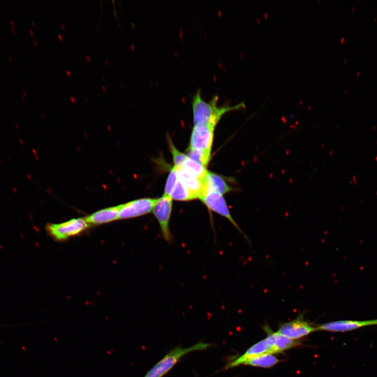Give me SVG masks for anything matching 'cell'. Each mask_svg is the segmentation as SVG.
<instances>
[{
    "instance_id": "obj_22",
    "label": "cell",
    "mask_w": 377,
    "mask_h": 377,
    "mask_svg": "<svg viewBox=\"0 0 377 377\" xmlns=\"http://www.w3.org/2000/svg\"><path fill=\"white\" fill-rule=\"evenodd\" d=\"M29 32H30V33L31 34V35H32L33 36L35 37V36H34V32H33V30H30Z\"/></svg>"
},
{
    "instance_id": "obj_17",
    "label": "cell",
    "mask_w": 377,
    "mask_h": 377,
    "mask_svg": "<svg viewBox=\"0 0 377 377\" xmlns=\"http://www.w3.org/2000/svg\"><path fill=\"white\" fill-rule=\"evenodd\" d=\"M171 197L173 200L178 201H190L197 199L179 178Z\"/></svg>"
},
{
    "instance_id": "obj_9",
    "label": "cell",
    "mask_w": 377,
    "mask_h": 377,
    "mask_svg": "<svg viewBox=\"0 0 377 377\" xmlns=\"http://www.w3.org/2000/svg\"><path fill=\"white\" fill-rule=\"evenodd\" d=\"M377 325V319L366 321L343 320L324 323L317 326V331L331 332H346L360 328Z\"/></svg>"
},
{
    "instance_id": "obj_19",
    "label": "cell",
    "mask_w": 377,
    "mask_h": 377,
    "mask_svg": "<svg viewBox=\"0 0 377 377\" xmlns=\"http://www.w3.org/2000/svg\"><path fill=\"white\" fill-rule=\"evenodd\" d=\"M188 157L199 162L204 167H206L210 160L211 153L204 152L188 149L187 150Z\"/></svg>"
},
{
    "instance_id": "obj_1",
    "label": "cell",
    "mask_w": 377,
    "mask_h": 377,
    "mask_svg": "<svg viewBox=\"0 0 377 377\" xmlns=\"http://www.w3.org/2000/svg\"><path fill=\"white\" fill-rule=\"evenodd\" d=\"M218 96H214L210 101L206 102L201 96L200 90H198L193 100V109L194 126L207 125L216 128L217 125L227 112L245 108L244 102L235 106H218Z\"/></svg>"
},
{
    "instance_id": "obj_20",
    "label": "cell",
    "mask_w": 377,
    "mask_h": 377,
    "mask_svg": "<svg viewBox=\"0 0 377 377\" xmlns=\"http://www.w3.org/2000/svg\"><path fill=\"white\" fill-rule=\"evenodd\" d=\"M169 143L170 150L173 158L174 167L178 169H181L187 159V156L179 151L176 148L170 137L169 138Z\"/></svg>"
},
{
    "instance_id": "obj_10",
    "label": "cell",
    "mask_w": 377,
    "mask_h": 377,
    "mask_svg": "<svg viewBox=\"0 0 377 377\" xmlns=\"http://www.w3.org/2000/svg\"><path fill=\"white\" fill-rule=\"evenodd\" d=\"M265 354H275L271 346L268 343L266 339L258 342L250 347L240 358L226 365L224 369H228L244 365L245 363L249 360Z\"/></svg>"
},
{
    "instance_id": "obj_26",
    "label": "cell",
    "mask_w": 377,
    "mask_h": 377,
    "mask_svg": "<svg viewBox=\"0 0 377 377\" xmlns=\"http://www.w3.org/2000/svg\"><path fill=\"white\" fill-rule=\"evenodd\" d=\"M23 93L25 95V97H27L28 95L26 91H23Z\"/></svg>"
},
{
    "instance_id": "obj_11",
    "label": "cell",
    "mask_w": 377,
    "mask_h": 377,
    "mask_svg": "<svg viewBox=\"0 0 377 377\" xmlns=\"http://www.w3.org/2000/svg\"><path fill=\"white\" fill-rule=\"evenodd\" d=\"M264 329L267 334L266 340L275 354L283 352L299 344L296 340L289 339L277 332H272L268 325L264 326Z\"/></svg>"
},
{
    "instance_id": "obj_3",
    "label": "cell",
    "mask_w": 377,
    "mask_h": 377,
    "mask_svg": "<svg viewBox=\"0 0 377 377\" xmlns=\"http://www.w3.org/2000/svg\"><path fill=\"white\" fill-rule=\"evenodd\" d=\"M85 219H73L59 224H49L46 230L56 240L65 241L80 234L89 227Z\"/></svg>"
},
{
    "instance_id": "obj_13",
    "label": "cell",
    "mask_w": 377,
    "mask_h": 377,
    "mask_svg": "<svg viewBox=\"0 0 377 377\" xmlns=\"http://www.w3.org/2000/svg\"><path fill=\"white\" fill-rule=\"evenodd\" d=\"M121 205L101 209L87 217L85 220L90 225L110 223L119 219Z\"/></svg>"
},
{
    "instance_id": "obj_18",
    "label": "cell",
    "mask_w": 377,
    "mask_h": 377,
    "mask_svg": "<svg viewBox=\"0 0 377 377\" xmlns=\"http://www.w3.org/2000/svg\"><path fill=\"white\" fill-rule=\"evenodd\" d=\"M179 180L178 169L174 167L171 170L166 183L163 196L171 197Z\"/></svg>"
},
{
    "instance_id": "obj_23",
    "label": "cell",
    "mask_w": 377,
    "mask_h": 377,
    "mask_svg": "<svg viewBox=\"0 0 377 377\" xmlns=\"http://www.w3.org/2000/svg\"><path fill=\"white\" fill-rule=\"evenodd\" d=\"M8 58H9L10 61L12 63L13 62V59H12V57L11 56H9L8 57Z\"/></svg>"
},
{
    "instance_id": "obj_7",
    "label": "cell",
    "mask_w": 377,
    "mask_h": 377,
    "mask_svg": "<svg viewBox=\"0 0 377 377\" xmlns=\"http://www.w3.org/2000/svg\"><path fill=\"white\" fill-rule=\"evenodd\" d=\"M157 199L145 198L121 205L119 219L135 218L151 213Z\"/></svg>"
},
{
    "instance_id": "obj_2",
    "label": "cell",
    "mask_w": 377,
    "mask_h": 377,
    "mask_svg": "<svg viewBox=\"0 0 377 377\" xmlns=\"http://www.w3.org/2000/svg\"><path fill=\"white\" fill-rule=\"evenodd\" d=\"M210 344L200 342L190 347H177L166 355L144 377H163L186 354L208 348Z\"/></svg>"
},
{
    "instance_id": "obj_15",
    "label": "cell",
    "mask_w": 377,
    "mask_h": 377,
    "mask_svg": "<svg viewBox=\"0 0 377 377\" xmlns=\"http://www.w3.org/2000/svg\"><path fill=\"white\" fill-rule=\"evenodd\" d=\"M280 361L274 354H265L249 360L244 365L269 368L275 366Z\"/></svg>"
},
{
    "instance_id": "obj_29",
    "label": "cell",
    "mask_w": 377,
    "mask_h": 377,
    "mask_svg": "<svg viewBox=\"0 0 377 377\" xmlns=\"http://www.w3.org/2000/svg\"><path fill=\"white\" fill-rule=\"evenodd\" d=\"M21 99H22V100H23V101H25V98H24V97H22V96H21Z\"/></svg>"
},
{
    "instance_id": "obj_8",
    "label": "cell",
    "mask_w": 377,
    "mask_h": 377,
    "mask_svg": "<svg viewBox=\"0 0 377 377\" xmlns=\"http://www.w3.org/2000/svg\"><path fill=\"white\" fill-rule=\"evenodd\" d=\"M314 331H317V327L312 326L300 316L295 320L281 324L277 332L289 339L297 340Z\"/></svg>"
},
{
    "instance_id": "obj_4",
    "label": "cell",
    "mask_w": 377,
    "mask_h": 377,
    "mask_svg": "<svg viewBox=\"0 0 377 377\" xmlns=\"http://www.w3.org/2000/svg\"><path fill=\"white\" fill-rule=\"evenodd\" d=\"M173 201L171 197L162 196L157 199L152 211L159 224L162 236L168 242H171L173 239L170 227Z\"/></svg>"
},
{
    "instance_id": "obj_21",
    "label": "cell",
    "mask_w": 377,
    "mask_h": 377,
    "mask_svg": "<svg viewBox=\"0 0 377 377\" xmlns=\"http://www.w3.org/2000/svg\"><path fill=\"white\" fill-rule=\"evenodd\" d=\"M10 22H11V25H12V28H14V27H15V24H14V22H13V20H10Z\"/></svg>"
},
{
    "instance_id": "obj_30",
    "label": "cell",
    "mask_w": 377,
    "mask_h": 377,
    "mask_svg": "<svg viewBox=\"0 0 377 377\" xmlns=\"http://www.w3.org/2000/svg\"><path fill=\"white\" fill-rule=\"evenodd\" d=\"M58 36L60 37V39H62V36L60 35H58Z\"/></svg>"
},
{
    "instance_id": "obj_25",
    "label": "cell",
    "mask_w": 377,
    "mask_h": 377,
    "mask_svg": "<svg viewBox=\"0 0 377 377\" xmlns=\"http://www.w3.org/2000/svg\"><path fill=\"white\" fill-rule=\"evenodd\" d=\"M12 32H13V33L14 34H16V31H15L14 28H12Z\"/></svg>"
},
{
    "instance_id": "obj_14",
    "label": "cell",
    "mask_w": 377,
    "mask_h": 377,
    "mask_svg": "<svg viewBox=\"0 0 377 377\" xmlns=\"http://www.w3.org/2000/svg\"><path fill=\"white\" fill-rule=\"evenodd\" d=\"M177 169L180 181L197 199H200L203 190L204 179H200L182 169Z\"/></svg>"
},
{
    "instance_id": "obj_12",
    "label": "cell",
    "mask_w": 377,
    "mask_h": 377,
    "mask_svg": "<svg viewBox=\"0 0 377 377\" xmlns=\"http://www.w3.org/2000/svg\"><path fill=\"white\" fill-rule=\"evenodd\" d=\"M233 190L234 188L230 186L222 177L208 171L203 180V190L201 196L209 192H215L224 195Z\"/></svg>"
},
{
    "instance_id": "obj_27",
    "label": "cell",
    "mask_w": 377,
    "mask_h": 377,
    "mask_svg": "<svg viewBox=\"0 0 377 377\" xmlns=\"http://www.w3.org/2000/svg\"><path fill=\"white\" fill-rule=\"evenodd\" d=\"M86 58H87V60H90V57H89V56H86Z\"/></svg>"
},
{
    "instance_id": "obj_31",
    "label": "cell",
    "mask_w": 377,
    "mask_h": 377,
    "mask_svg": "<svg viewBox=\"0 0 377 377\" xmlns=\"http://www.w3.org/2000/svg\"><path fill=\"white\" fill-rule=\"evenodd\" d=\"M67 74H68L69 76L70 75V73L69 72V71L66 72Z\"/></svg>"
},
{
    "instance_id": "obj_16",
    "label": "cell",
    "mask_w": 377,
    "mask_h": 377,
    "mask_svg": "<svg viewBox=\"0 0 377 377\" xmlns=\"http://www.w3.org/2000/svg\"><path fill=\"white\" fill-rule=\"evenodd\" d=\"M181 169L201 179H204L208 172L205 167L188 156Z\"/></svg>"
},
{
    "instance_id": "obj_6",
    "label": "cell",
    "mask_w": 377,
    "mask_h": 377,
    "mask_svg": "<svg viewBox=\"0 0 377 377\" xmlns=\"http://www.w3.org/2000/svg\"><path fill=\"white\" fill-rule=\"evenodd\" d=\"M200 199L209 209V210L217 213L227 219L230 223L234 225L239 230L246 239L250 243L247 237L244 234L240 227L233 218L229 210L227 203L223 197V195L215 192H207L203 195Z\"/></svg>"
},
{
    "instance_id": "obj_24",
    "label": "cell",
    "mask_w": 377,
    "mask_h": 377,
    "mask_svg": "<svg viewBox=\"0 0 377 377\" xmlns=\"http://www.w3.org/2000/svg\"><path fill=\"white\" fill-rule=\"evenodd\" d=\"M33 44H34V45L35 46H37V42H36V40H34V41H33Z\"/></svg>"
},
{
    "instance_id": "obj_28",
    "label": "cell",
    "mask_w": 377,
    "mask_h": 377,
    "mask_svg": "<svg viewBox=\"0 0 377 377\" xmlns=\"http://www.w3.org/2000/svg\"><path fill=\"white\" fill-rule=\"evenodd\" d=\"M32 24L33 25V27H35V23L34 22V21H32Z\"/></svg>"
},
{
    "instance_id": "obj_5",
    "label": "cell",
    "mask_w": 377,
    "mask_h": 377,
    "mask_svg": "<svg viewBox=\"0 0 377 377\" xmlns=\"http://www.w3.org/2000/svg\"><path fill=\"white\" fill-rule=\"evenodd\" d=\"M215 129L211 126H194L188 149L211 153Z\"/></svg>"
}]
</instances>
